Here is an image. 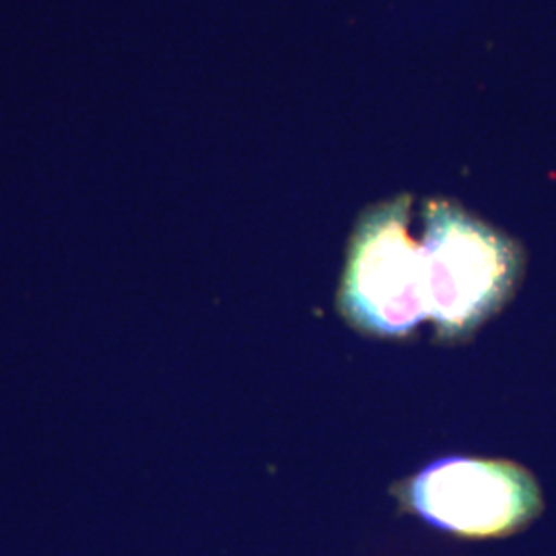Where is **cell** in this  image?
Returning a JSON list of instances; mask_svg holds the SVG:
<instances>
[{
	"label": "cell",
	"instance_id": "obj_3",
	"mask_svg": "<svg viewBox=\"0 0 556 556\" xmlns=\"http://www.w3.org/2000/svg\"><path fill=\"white\" fill-rule=\"evenodd\" d=\"M404 511L439 532L468 540L514 536L544 509L536 478L507 459H433L394 489Z\"/></svg>",
	"mask_w": 556,
	"mask_h": 556
},
{
	"label": "cell",
	"instance_id": "obj_2",
	"mask_svg": "<svg viewBox=\"0 0 556 556\" xmlns=\"http://www.w3.org/2000/svg\"><path fill=\"white\" fill-rule=\"evenodd\" d=\"M413 199L369 206L353 229L338 289V312L365 337H410L427 319L420 239L410 233Z\"/></svg>",
	"mask_w": 556,
	"mask_h": 556
},
{
	"label": "cell",
	"instance_id": "obj_1",
	"mask_svg": "<svg viewBox=\"0 0 556 556\" xmlns=\"http://www.w3.org/2000/svg\"><path fill=\"white\" fill-rule=\"evenodd\" d=\"M420 220L427 319L441 342H464L514 298L523 250L454 200L422 202Z\"/></svg>",
	"mask_w": 556,
	"mask_h": 556
}]
</instances>
